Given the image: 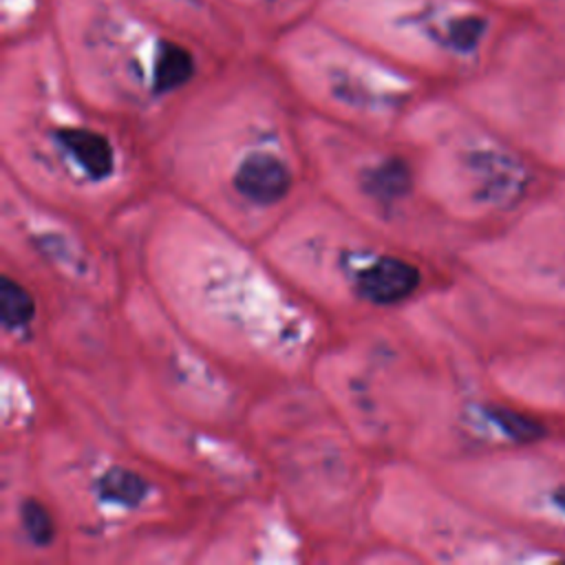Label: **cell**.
<instances>
[{"label":"cell","instance_id":"8fae6325","mask_svg":"<svg viewBox=\"0 0 565 565\" xmlns=\"http://www.w3.org/2000/svg\"><path fill=\"white\" fill-rule=\"evenodd\" d=\"M483 29H486V22L477 15H466V18H459L450 24L448 29V38L452 42V46H457L459 51H470L477 46V42L481 40L483 35Z\"/></svg>","mask_w":565,"mask_h":565},{"label":"cell","instance_id":"ba28073f","mask_svg":"<svg viewBox=\"0 0 565 565\" xmlns=\"http://www.w3.org/2000/svg\"><path fill=\"white\" fill-rule=\"evenodd\" d=\"M0 313L2 322L9 329L26 327L35 316V300L33 296L13 278L4 276L0 285Z\"/></svg>","mask_w":565,"mask_h":565},{"label":"cell","instance_id":"7c38bea8","mask_svg":"<svg viewBox=\"0 0 565 565\" xmlns=\"http://www.w3.org/2000/svg\"><path fill=\"white\" fill-rule=\"evenodd\" d=\"M554 503L558 505V510L565 512V486H561V488L554 490Z\"/></svg>","mask_w":565,"mask_h":565},{"label":"cell","instance_id":"6da1fadb","mask_svg":"<svg viewBox=\"0 0 565 565\" xmlns=\"http://www.w3.org/2000/svg\"><path fill=\"white\" fill-rule=\"evenodd\" d=\"M419 285V269L397 256H377L358 276V294L373 305H395L408 298Z\"/></svg>","mask_w":565,"mask_h":565},{"label":"cell","instance_id":"52a82bcc","mask_svg":"<svg viewBox=\"0 0 565 565\" xmlns=\"http://www.w3.org/2000/svg\"><path fill=\"white\" fill-rule=\"evenodd\" d=\"M97 492L102 499L115 505H139L148 494V481L135 470L113 466L97 479Z\"/></svg>","mask_w":565,"mask_h":565},{"label":"cell","instance_id":"9c48e42d","mask_svg":"<svg viewBox=\"0 0 565 565\" xmlns=\"http://www.w3.org/2000/svg\"><path fill=\"white\" fill-rule=\"evenodd\" d=\"M486 415L505 437H510L514 441L530 444L543 435L541 422H536L519 411H512L505 406H490V408H486Z\"/></svg>","mask_w":565,"mask_h":565},{"label":"cell","instance_id":"30bf717a","mask_svg":"<svg viewBox=\"0 0 565 565\" xmlns=\"http://www.w3.org/2000/svg\"><path fill=\"white\" fill-rule=\"evenodd\" d=\"M20 521H22V530L29 536L31 543L35 545H49L53 539V521L49 510L35 501V499H26L20 505Z\"/></svg>","mask_w":565,"mask_h":565},{"label":"cell","instance_id":"3957f363","mask_svg":"<svg viewBox=\"0 0 565 565\" xmlns=\"http://www.w3.org/2000/svg\"><path fill=\"white\" fill-rule=\"evenodd\" d=\"M55 141L95 181L110 177L115 170L110 141L90 128H60L55 130Z\"/></svg>","mask_w":565,"mask_h":565},{"label":"cell","instance_id":"277c9868","mask_svg":"<svg viewBox=\"0 0 565 565\" xmlns=\"http://www.w3.org/2000/svg\"><path fill=\"white\" fill-rule=\"evenodd\" d=\"M413 183L411 170L404 159L391 157L380 161L377 166L369 168L362 177V188L369 196L380 203H395L408 194Z\"/></svg>","mask_w":565,"mask_h":565},{"label":"cell","instance_id":"8992f818","mask_svg":"<svg viewBox=\"0 0 565 565\" xmlns=\"http://www.w3.org/2000/svg\"><path fill=\"white\" fill-rule=\"evenodd\" d=\"M477 174L490 199H505L523 190V168L510 157L486 152L477 157Z\"/></svg>","mask_w":565,"mask_h":565},{"label":"cell","instance_id":"5b68a950","mask_svg":"<svg viewBox=\"0 0 565 565\" xmlns=\"http://www.w3.org/2000/svg\"><path fill=\"white\" fill-rule=\"evenodd\" d=\"M194 73V60L190 51L177 42L163 40L157 46L152 64V88L157 93H170L183 86Z\"/></svg>","mask_w":565,"mask_h":565},{"label":"cell","instance_id":"7a4b0ae2","mask_svg":"<svg viewBox=\"0 0 565 565\" xmlns=\"http://www.w3.org/2000/svg\"><path fill=\"white\" fill-rule=\"evenodd\" d=\"M234 188L254 203L271 205L289 192L291 172L274 152L256 150L238 163L234 172Z\"/></svg>","mask_w":565,"mask_h":565}]
</instances>
